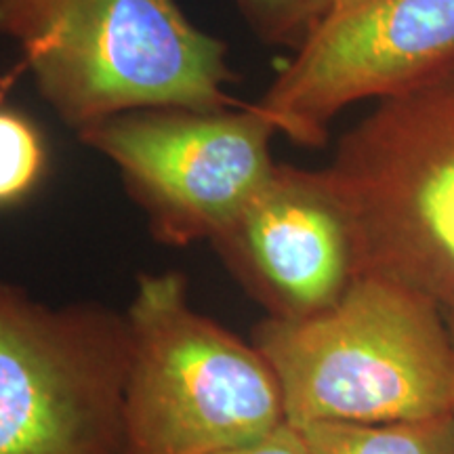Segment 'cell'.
<instances>
[{"instance_id": "obj_1", "label": "cell", "mask_w": 454, "mask_h": 454, "mask_svg": "<svg viewBox=\"0 0 454 454\" xmlns=\"http://www.w3.org/2000/svg\"><path fill=\"white\" fill-rule=\"evenodd\" d=\"M0 34L20 49L44 104L81 133L144 107L227 110L244 101L227 44L177 0H0Z\"/></svg>"}, {"instance_id": "obj_2", "label": "cell", "mask_w": 454, "mask_h": 454, "mask_svg": "<svg viewBox=\"0 0 454 454\" xmlns=\"http://www.w3.org/2000/svg\"><path fill=\"white\" fill-rule=\"evenodd\" d=\"M251 340L280 381L291 425L397 423L454 412L444 311L404 284L360 276L325 314L265 317Z\"/></svg>"}, {"instance_id": "obj_3", "label": "cell", "mask_w": 454, "mask_h": 454, "mask_svg": "<svg viewBox=\"0 0 454 454\" xmlns=\"http://www.w3.org/2000/svg\"><path fill=\"white\" fill-rule=\"evenodd\" d=\"M124 317L127 454H221L288 423L268 357L192 308L181 271L139 274Z\"/></svg>"}, {"instance_id": "obj_4", "label": "cell", "mask_w": 454, "mask_h": 454, "mask_svg": "<svg viewBox=\"0 0 454 454\" xmlns=\"http://www.w3.org/2000/svg\"><path fill=\"white\" fill-rule=\"evenodd\" d=\"M322 170L354 223L360 276L454 303V64L377 101Z\"/></svg>"}, {"instance_id": "obj_5", "label": "cell", "mask_w": 454, "mask_h": 454, "mask_svg": "<svg viewBox=\"0 0 454 454\" xmlns=\"http://www.w3.org/2000/svg\"><path fill=\"white\" fill-rule=\"evenodd\" d=\"M129 326L0 280V454H127Z\"/></svg>"}, {"instance_id": "obj_6", "label": "cell", "mask_w": 454, "mask_h": 454, "mask_svg": "<svg viewBox=\"0 0 454 454\" xmlns=\"http://www.w3.org/2000/svg\"><path fill=\"white\" fill-rule=\"evenodd\" d=\"M116 164L156 242L211 240L274 173L276 129L254 104L227 110L144 107L76 133Z\"/></svg>"}, {"instance_id": "obj_7", "label": "cell", "mask_w": 454, "mask_h": 454, "mask_svg": "<svg viewBox=\"0 0 454 454\" xmlns=\"http://www.w3.org/2000/svg\"><path fill=\"white\" fill-rule=\"evenodd\" d=\"M452 64L454 0H348L254 106L282 137L325 147L343 110L406 93Z\"/></svg>"}, {"instance_id": "obj_8", "label": "cell", "mask_w": 454, "mask_h": 454, "mask_svg": "<svg viewBox=\"0 0 454 454\" xmlns=\"http://www.w3.org/2000/svg\"><path fill=\"white\" fill-rule=\"evenodd\" d=\"M208 242L242 291L274 320L325 314L360 278L354 223L322 168L278 162Z\"/></svg>"}, {"instance_id": "obj_9", "label": "cell", "mask_w": 454, "mask_h": 454, "mask_svg": "<svg viewBox=\"0 0 454 454\" xmlns=\"http://www.w3.org/2000/svg\"><path fill=\"white\" fill-rule=\"evenodd\" d=\"M311 454H454V412L397 423L293 425Z\"/></svg>"}, {"instance_id": "obj_10", "label": "cell", "mask_w": 454, "mask_h": 454, "mask_svg": "<svg viewBox=\"0 0 454 454\" xmlns=\"http://www.w3.org/2000/svg\"><path fill=\"white\" fill-rule=\"evenodd\" d=\"M47 170L43 130L27 114L0 104V211L24 204L41 187Z\"/></svg>"}, {"instance_id": "obj_11", "label": "cell", "mask_w": 454, "mask_h": 454, "mask_svg": "<svg viewBox=\"0 0 454 454\" xmlns=\"http://www.w3.org/2000/svg\"><path fill=\"white\" fill-rule=\"evenodd\" d=\"M234 4L261 43L297 51L326 20L334 0H234Z\"/></svg>"}, {"instance_id": "obj_12", "label": "cell", "mask_w": 454, "mask_h": 454, "mask_svg": "<svg viewBox=\"0 0 454 454\" xmlns=\"http://www.w3.org/2000/svg\"><path fill=\"white\" fill-rule=\"evenodd\" d=\"M221 454H311L305 440L301 438L297 427H293L291 423L282 425L280 429H276L274 434H270L268 438L253 442V444L234 448V450H227Z\"/></svg>"}, {"instance_id": "obj_13", "label": "cell", "mask_w": 454, "mask_h": 454, "mask_svg": "<svg viewBox=\"0 0 454 454\" xmlns=\"http://www.w3.org/2000/svg\"><path fill=\"white\" fill-rule=\"evenodd\" d=\"M442 311H444L446 325H448V331H450V337H452V348H454V303L446 305V308H442Z\"/></svg>"}, {"instance_id": "obj_14", "label": "cell", "mask_w": 454, "mask_h": 454, "mask_svg": "<svg viewBox=\"0 0 454 454\" xmlns=\"http://www.w3.org/2000/svg\"><path fill=\"white\" fill-rule=\"evenodd\" d=\"M343 3H348V0H334V7H339V4H343Z\"/></svg>"}]
</instances>
